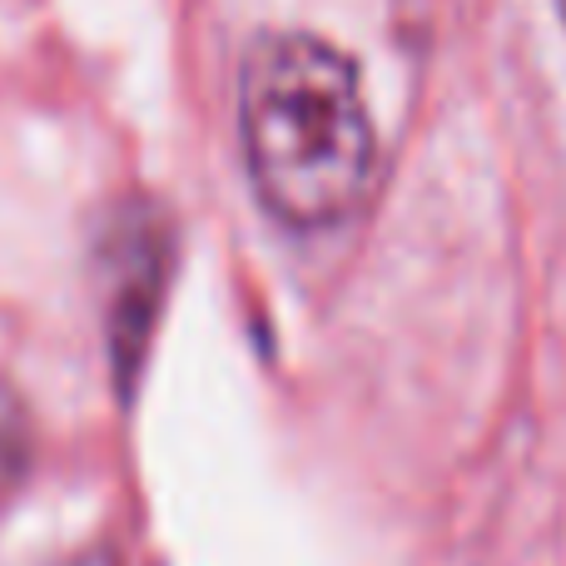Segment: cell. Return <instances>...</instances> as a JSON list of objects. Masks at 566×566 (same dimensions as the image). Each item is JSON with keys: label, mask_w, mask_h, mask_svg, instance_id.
I'll return each instance as SVG.
<instances>
[{"label": "cell", "mask_w": 566, "mask_h": 566, "mask_svg": "<svg viewBox=\"0 0 566 566\" xmlns=\"http://www.w3.org/2000/svg\"><path fill=\"white\" fill-rule=\"evenodd\" d=\"M25 468H30V418L15 392L0 382V502L20 488Z\"/></svg>", "instance_id": "obj_3"}, {"label": "cell", "mask_w": 566, "mask_h": 566, "mask_svg": "<svg viewBox=\"0 0 566 566\" xmlns=\"http://www.w3.org/2000/svg\"><path fill=\"white\" fill-rule=\"evenodd\" d=\"M239 145L259 205L289 229L343 224L378 169L363 80L318 35L274 30L239 65Z\"/></svg>", "instance_id": "obj_1"}, {"label": "cell", "mask_w": 566, "mask_h": 566, "mask_svg": "<svg viewBox=\"0 0 566 566\" xmlns=\"http://www.w3.org/2000/svg\"><path fill=\"white\" fill-rule=\"evenodd\" d=\"M169 269V234L155 214H139L109 244V343H115L119 378H129L145 353V333L155 323V303Z\"/></svg>", "instance_id": "obj_2"}, {"label": "cell", "mask_w": 566, "mask_h": 566, "mask_svg": "<svg viewBox=\"0 0 566 566\" xmlns=\"http://www.w3.org/2000/svg\"><path fill=\"white\" fill-rule=\"evenodd\" d=\"M557 6H562V20H566V0H557Z\"/></svg>", "instance_id": "obj_4"}]
</instances>
